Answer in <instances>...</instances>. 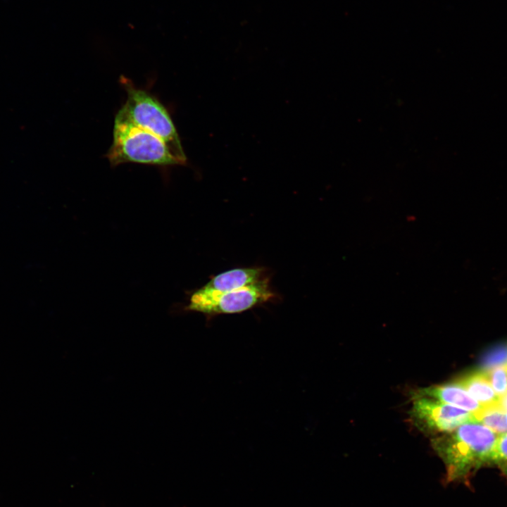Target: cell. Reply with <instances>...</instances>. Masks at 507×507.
<instances>
[{
    "mask_svg": "<svg viewBox=\"0 0 507 507\" xmlns=\"http://www.w3.org/2000/svg\"><path fill=\"white\" fill-rule=\"evenodd\" d=\"M498 435L481 423L470 421L434 439L433 446L445 465L446 482L465 480L486 465Z\"/></svg>",
    "mask_w": 507,
    "mask_h": 507,
    "instance_id": "6da1fadb",
    "label": "cell"
},
{
    "mask_svg": "<svg viewBox=\"0 0 507 507\" xmlns=\"http://www.w3.org/2000/svg\"><path fill=\"white\" fill-rule=\"evenodd\" d=\"M475 421L489 427L499 434L507 432L506 411L499 402L496 404L482 406L477 412L472 413Z\"/></svg>",
    "mask_w": 507,
    "mask_h": 507,
    "instance_id": "9c48e42d",
    "label": "cell"
},
{
    "mask_svg": "<svg viewBox=\"0 0 507 507\" xmlns=\"http://www.w3.org/2000/svg\"><path fill=\"white\" fill-rule=\"evenodd\" d=\"M502 472L507 476V462L499 465Z\"/></svg>",
    "mask_w": 507,
    "mask_h": 507,
    "instance_id": "4fadbf2b",
    "label": "cell"
},
{
    "mask_svg": "<svg viewBox=\"0 0 507 507\" xmlns=\"http://www.w3.org/2000/svg\"><path fill=\"white\" fill-rule=\"evenodd\" d=\"M505 365H507V342L496 345L484 353L480 359V370L487 373Z\"/></svg>",
    "mask_w": 507,
    "mask_h": 507,
    "instance_id": "30bf717a",
    "label": "cell"
},
{
    "mask_svg": "<svg viewBox=\"0 0 507 507\" xmlns=\"http://www.w3.org/2000/svg\"><path fill=\"white\" fill-rule=\"evenodd\" d=\"M415 395L436 399L463 408L472 413L478 411L482 408L481 404L456 382L423 388L420 389Z\"/></svg>",
    "mask_w": 507,
    "mask_h": 507,
    "instance_id": "52a82bcc",
    "label": "cell"
},
{
    "mask_svg": "<svg viewBox=\"0 0 507 507\" xmlns=\"http://www.w3.org/2000/svg\"><path fill=\"white\" fill-rule=\"evenodd\" d=\"M496 392L501 397L507 394V365L493 368L485 373Z\"/></svg>",
    "mask_w": 507,
    "mask_h": 507,
    "instance_id": "8fae6325",
    "label": "cell"
},
{
    "mask_svg": "<svg viewBox=\"0 0 507 507\" xmlns=\"http://www.w3.org/2000/svg\"><path fill=\"white\" fill-rule=\"evenodd\" d=\"M268 277L258 267L237 268L221 273L199 288L208 293H223L261 282Z\"/></svg>",
    "mask_w": 507,
    "mask_h": 507,
    "instance_id": "8992f818",
    "label": "cell"
},
{
    "mask_svg": "<svg viewBox=\"0 0 507 507\" xmlns=\"http://www.w3.org/2000/svg\"><path fill=\"white\" fill-rule=\"evenodd\" d=\"M107 158L113 166L127 162L156 165L180 164L160 137L117 117Z\"/></svg>",
    "mask_w": 507,
    "mask_h": 507,
    "instance_id": "7a4b0ae2",
    "label": "cell"
},
{
    "mask_svg": "<svg viewBox=\"0 0 507 507\" xmlns=\"http://www.w3.org/2000/svg\"><path fill=\"white\" fill-rule=\"evenodd\" d=\"M275 295L268 279L258 284L223 293H208L196 289L191 294L185 311L206 315L238 313L270 301Z\"/></svg>",
    "mask_w": 507,
    "mask_h": 507,
    "instance_id": "277c9868",
    "label": "cell"
},
{
    "mask_svg": "<svg viewBox=\"0 0 507 507\" xmlns=\"http://www.w3.org/2000/svg\"><path fill=\"white\" fill-rule=\"evenodd\" d=\"M482 406L499 402V396L493 389L485 373L477 370L467 373L456 381Z\"/></svg>",
    "mask_w": 507,
    "mask_h": 507,
    "instance_id": "ba28073f",
    "label": "cell"
},
{
    "mask_svg": "<svg viewBox=\"0 0 507 507\" xmlns=\"http://www.w3.org/2000/svg\"><path fill=\"white\" fill-rule=\"evenodd\" d=\"M506 424H507V410H506Z\"/></svg>",
    "mask_w": 507,
    "mask_h": 507,
    "instance_id": "5bb4252c",
    "label": "cell"
},
{
    "mask_svg": "<svg viewBox=\"0 0 507 507\" xmlns=\"http://www.w3.org/2000/svg\"><path fill=\"white\" fill-rule=\"evenodd\" d=\"M411 414L418 424L430 432L448 433L475 421L472 413L431 398L415 396Z\"/></svg>",
    "mask_w": 507,
    "mask_h": 507,
    "instance_id": "5b68a950",
    "label": "cell"
},
{
    "mask_svg": "<svg viewBox=\"0 0 507 507\" xmlns=\"http://www.w3.org/2000/svg\"><path fill=\"white\" fill-rule=\"evenodd\" d=\"M127 99L115 117L128 121L160 137L180 164L186 156L175 127L165 107L146 92L124 83Z\"/></svg>",
    "mask_w": 507,
    "mask_h": 507,
    "instance_id": "3957f363",
    "label": "cell"
},
{
    "mask_svg": "<svg viewBox=\"0 0 507 507\" xmlns=\"http://www.w3.org/2000/svg\"><path fill=\"white\" fill-rule=\"evenodd\" d=\"M507 462V432L499 434L497 439L491 450L486 465L497 464L498 465Z\"/></svg>",
    "mask_w": 507,
    "mask_h": 507,
    "instance_id": "7c38bea8",
    "label": "cell"
}]
</instances>
